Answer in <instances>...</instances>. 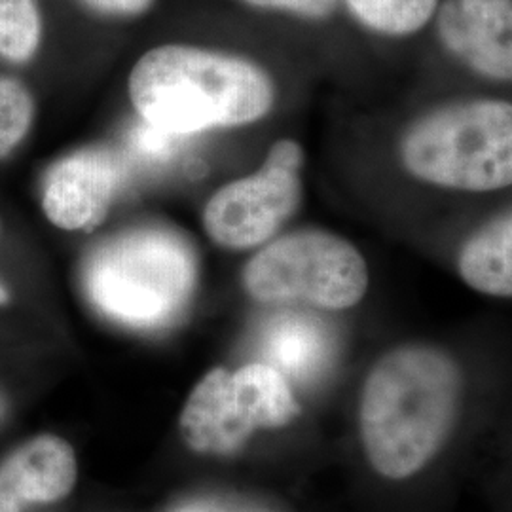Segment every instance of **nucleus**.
Instances as JSON below:
<instances>
[{
	"label": "nucleus",
	"instance_id": "4468645a",
	"mask_svg": "<svg viewBox=\"0 0 512 512\" xmlns=\"http://www.w3.org/2000/svg\"><path fill=\"white\" fill-rule=\"evenodd\" d=\"M42 19L37 0H0V57L25 63L37 54Z\"/></svg>",
	"mask_w": 512,
	"mask_h": 512
},
{
	"label": "nucleus",
	"instance_id": "20e7f679",
	"mask_svg": "<svg viewBox=\"0 0 512 512\" xmlns=\"http://www.w3.org/2000/svg\"><path fill=\"white\" fill-rule=\"evenodd\" d=\"M404 169L421 183L495 192L512 183V107L501 99L450 103L418 118L401 139Z\"/></svg>",
	"mask_w": 512,
	"mask_h": 512
},
{
	"label": "nucleus",
	"instance_id": "0eeeda50",
	"mask_svg": "<svg viewBox=\"0 0 512 512\" xmlns=\"http://www.w3.org/2000/svg\"><path fill=\"white\" fill-rule=\"evenodd\" d=\"M304 148L281 139L255 173L220 186L205 203L203 228L226 249H253L274 239L304 198Z\"/></svg>",
	"mask_w": 512,
	"mask_h": 512
},
{
	"label": "nucleus",
	"instance_id": "1a4fd4ad",
	"mask_svg": "<svg viewBox=\"0 0 512 512\" xmlns=\"http://www.w3.org/2000/svg\"><path fill=\"white\" fill-rule=\"evenodd\" d=\"M435 16L448 54L480 76L511 82L512 0H444Z\"/></svg>",
	"mask_w": 512,
	"mask_h": 512
},
{
	"label": "nucleus",
	"instance_id": "7ed1b4c3",
	"mask_svg": "<svg viewBox=\"0 0 512 512\" xmlns=\"http://www.w3.org/2000/svg\"><path fill=\"white\" fill-rule=\"evenodd\" d=\"M198 281V262L181 236L135 228L103 241L84 266V289L112 321L137 330L169 327Z\"/></svg>",
	"mask_w": 512,
	"mask_h": 512
},
{
	"label": "nucleus",
	"instance_id": "ddd939ff",
	"mask_svg": "<svg viewBox=\"0 0 512 512\" xmlns=\"http://www.w3.org/2000/svg\"><path fill=\"white\" fill-rule=\"evenodd\" d=\"M440 0H344L349 14L385 37H408L423 29Z\"/></svg>",
	"mask_w": 512,
	"mask_h": 512
},
{
	"label": "nucleus",
	"instance_id": "39448f33",
	"mask_svg": "<svg viewBox=\"0 0 512 512\" xmlns=\"http://www.w3.org/2000/svg\"><path fill=\"white\" fill-rule=\"evenodd\" d=\"M243 287L264 304L349 310L365 298L368 268L348 239L306 228L270 239L245 264Z\"/></svg>",
	"mask_w": 512,
	"mask_h": 512
},
{
	"label": "nucleus",
	"instance_id": "6e6552de",
	"mask_svg": "<svg viewBox=\"0 0 512 512\" xmlns=\"http://www.w3.org/2000/svg\"><path fill=\"white\" fill-rule=\"evenodd\" d=\"M124 181V165L107 148H82L46 175L42 209L67 232L90 230L107 217Z\"/></svg>",
	"mask_w": 512,
	"mask_h": 512
},
{
	"label": "nucleus",
	"instance_id": "423d86ee",
	"mask_svg": "<svg viewBox=\"0 0 512 512\" xmlns=\"http://www.w3.org/2000/svg\"><path fill=\"white\" fill-rule=\"evenodd\" d=\"M300 414L291 382L262 361L213 368L192 389L179 420L190 450L232 456L258 429H279Z\"/></svg>",
	"mask_w": 512,
	"mask_h": 512
},
{
	"label": "nucleus",
	"instance_id": "f257e3e1",
	"mask_svg": "<svg viewBox=\"0 0 512 512\" xmlns=\"http://www.w3.org/2000/svg\"><path fill=\"white\" fill-rule=\"evenodd\" d=\"M128 90L145 124L177 137L255 124L277 99L274 78L255 61L190 44L148 50Z\"/></svg>",
	"mask_w": 512,
	"mask_h": 512
},
{
	"label": "nucleus",
	"instance_id": "f03ea898",
	"mask_svg": "<svg viewBox=\"0 0 512 512\" xmlns=\"http://www.w3.org/2000/svg\"><path fill=\"white\" fill-rule=\"evenodd\" d=\"M461 370L437 348L403 346L372 366L361 399V439L387 478L416 475L448 439L461 403Z\"/></svg>",
	"mask_w": 512,
	"mask_h": 512
},
{
	"label": "nucleus",
	"instance_id": "a211bd4d",
	"mask_svg": "<svg viewBox=\"0 0 512 512\" xmlns=\"http://www.w3.org/2000/svg\"><path fill=\"white\" fill-rule=\"evenodd\" d=\"M8 302H10V293H8V289L0 281V306H6Z\"/></svg>",
	"mask_w": 512,
	"mask_h": 512
},
{
	"label": "nucleus",
	"instance_id": "9d476101",
	"mask_svg": "<svg viewBox=\"0 0 512 512\" xmlns=\"http://www.w3.org/2000/svg\"><path fill=\"white\" fill-rule=\"evenodd\" d=\"M78 480L73 446L57 435L25 440L0 461V512H25L71 494Z\"/></svg>",
	"mask_w": 512,
	"mask_h": 512
},
{
	"label": "nucleus",
	"instance_id": "9b49d317",
	"mask_svg": "<svg viewBox=\"0 0 512 512\" xmlns=\"http://www.w3.org/2000/svg\"><path fill=\"white\" fill-rule=\"evenodd\" d=\"M330 336L325 325L304 313H285L272 319L262 336L264 361L287 380L317 376L330 359Z\"/></svg>",
	"mask_w": 512,
	"mask_h": 512
},
{
	"label": "nucleus",
	"instance_id": "2eb2a0df",
	"mask_svg": "<svg viewBox=\"0 0 512 512\" xmlns=\"http://www.w3.org/2000/svg\"><path fill=\"white\" fill-rule=\"evenodd\" d=\"M35 120V101L18 78L0 74V160L25 139Z\"/></svg>",
	"mask_w": 512,
	"mask_h": 512
},
{
	"label": "nucleus",
	"instance_id": "f3484780",
	"mask_svg": "<svg viewBox=\"0 0 512 512\" xmlns=\"http://www.w3.org/2000/svg\"><path fill=\"white\" fill-rule=\"evenodd\" d=\"M156 0H84L93 12L112 18H135L147 12Z\"/></svg>",
	"mask_w": 512,
	"mask_h": 512
},
{
	"label": "nucleus",
	"instance_id": "6ab92c4d",
	"mask_svg": "<svg viewBox=\"0 0 512 512\" xmlns=\"http://www.w3.org/2000/svg\"><path fill=\"white\" fill-rule=\"evenodd\" d=\"M179 512H217V511H215V509H207V507H202V505H200V507H190V509H184V511H179Z\"/></svg>",
	"mask_w": 512,
	"mask_h": 512
},
{
	"label": "nucleus",
	"instance_id": "aec40b11",
	"mask_svg": "<svg viewBox=\"0 0 512 512\" xmlns=\"http://www.w3.org/2000/svg\"><path fill=\"white\" fill-rule=\"evenodd\" d=\"M4 410H6V404L0 399V420H2V416H4Z\"/></svg>",
	"mask_w": 512,
	"mask_h": 512
},
{
	"label": "nucleus",
	"instance_id": "f8f14e48",
	"mask_svg": "<svg viewBox=\"0 0 512 512\" xmlns=\"http://www.w3.org/2000/svg\"><path fill=\"white\" fill-rule=\"evenodd\" d=\"M459 275L478 293L511 298V211L484 224L463 245L458 258Z\"/></svg>",
	"mask_w": 512,
	"mask_h": 512
},
{
	"label": "nucleus",
	"instance_id": "dca6fc26",
	"mask_svg": "<svg viewBox=\"0 0 512 512\" xmlns=\"http://www.w3.org/2000/svg\"><path fill=\"white\" fill-rule=\"evenodd\" d=\"M253 8L285 12L298 18L329 19L336 10L340 0H241Z\"/></svg>",
	"mask_w": 512,
	"mask_h": 512
}]
</instances>
